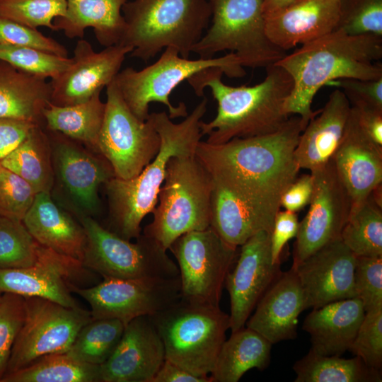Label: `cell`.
Returning <instances> with one entry per match:
<instances>
[{
    "label": "cell",
    "instance_id": "cell-1",
    "mask_svg": "<svg viewBox=\"0 0 382 382\" xmlns=\"http://www.w3.org/2000/svg\"><path fill=\"white\" fill-rule=\"evenodd\" d=\"M306 125L293 115L271 134L219 144L200 141L195 156L214 182L275 216L282 195L298 177L294 151Z\"/></svg>",
    "mask_w": 382,
    "mask_h": 382
},
{
    "label": "cell",
    "instance_id": "cell-2",
    "mask_svg": "<svg viewBox=\"0 0 382 382\" xmlns=\"http://www.w3.org/2000/svg\"><path fill=\"white\" fill-rule=\"evenodd\" d=\"M381 58L382 37L374 35H352L336 29L301 45L275 63L293 81L284 112L308 123L320 111H313L311 105L323 86L342 79H381Z\"/></svg>",
    "mask_w": 382,
    "mask_h": 382
},
{
    "label": "cell",
    "instance_id": "cell-3",
    "mask_svg": "<svg viewBox=\"0 0 382 382\" xmlns=\"http://www.w3.org/2000/svg\"><path fill=\"white\" fill-rule=\"evenodd\" d=\"M265 69L263 81L250 86L225 84L219 68L204 70L187 80L197 96H203L208 87L217 102L216 117L200 122L202 135L208 136L206 142L219 144L271 134L287 122L291 115L284 112V103L292 89V79L275 64Z\"/></svg>",
    "mask_w": 382,
    "mask_h": 382
},
{
    "label": "cell",
    "instance_id": "cell-4",
    "mask_svg": "<svg viewBox=\"0 0 382 382\" xmlns=\"http://www.w3.org/2000/svg\"><path fill=\"white\" fill-rule=\"evenodd\" d=\"M207 102L204 97L178 123L173 122L164 111L149 114L161 139L158 152L137 176L127 180L113 177L105 184L112 227L110 231L127 240L141 235L143 219L153 212L158 203L170 158L195 155L203 137L200 122L207 112Z\"/></svg>",
    "mask_w": 382,
    "mask_h": 382
},
{
    "label": "cell",
    "instance_id": "cell-5",
    "mask_svg": "<svg viewBox=\"0 0 382 382\" xmlns=\"http://www.w3.org/2000/svg\"><path fill=\"white\" fill-rule=\"evenodd\" d=\"M125 30L120 45L145 62L167 47L189 58L211 19L208 0H131L122 8Z\"/></svg>",
    "mask_w": 382,
    "mask_h": 382
},
{
    "label": "cell",
    "instance_id": "cell-6",
    "mask_svg": "<svg viewBox=\"0 0 382 382\" xmlns=\"http://www.w3.org/2000/svg\"><path fill=\"white\" fill-rule=\"evenodd\" d=\"M212 178L194 156L170 158L152 221L143 233L168 250L180 236L210 226Z\"/></svg>",
    "mask_w": 382,
    "mask_h": 382
},
{
    "label": "cell",
    "instance_id": "cell-7",
    "mask_svg": "<svg viewBox=\"0 0 382 382\" xmlns=\"http://www.w3.org/2000/svg\"><path fill=\"white\" fill-rule=\"evenodd\" d=\"M212 68L221 69L230 78L245 75L244 67L233 53L190 59L182 57L175 49L167 47L157 61L141 70L132 67L120 70L114 82L129 110L140 120H147L149 104L154 102L164 105L172 120L188 115L184 103L177 106L170 103L173 91L196 74Z\"/></svg>",
    "mask_w": 382,
    "mask_h": 382
},
{
    "label": "cell",
    "instance_id": "cell-8",
    "mask_svg": "<svg viewBox=\"0 0 382 382\" xmlns=\"http://www.w3.org/2000/svg\"><path fill=\"white\" fill-rule=\"evenodd\" d=\"M151 318L163 341L166 359L198 376L211 374L230 329L229 314L220 306L180 299Z\"/></svg>",
    "mask_w": 382,
    "mask_h": 382
},
{
    "label": "cell",
    "instance_id": "cell-9",
    "mask_svg": "<svg viewBox=\"0 0 382 382\" xmlns=\"http://www.w3.org/2000/svg\"><path fill=\"white\" fill-rule=\"evenodd\" d=\"M209 25L192 48L200 58L214 57L230 51L241 65L266 68L274 64L286 52L277 47L267 37L263 14L264 0H208Z\"/></svg>",
    "mask_w": 382,
    "mask_h": 382
},
{
    "label": "cell",
    "instance_id": "cell-10",
    "mask_svg": "<svg viewBox=\"0 0 382 382\" xmlns=\"http://www.w3.org/2000/svg\"><path fill=\"white\" fill-rule=\"evenodd\" d=\"M86 235L83 265L103 279L173 278L177 264L153 238L141 233L136 242L102 226L91 216L81 217Z\"/></svg>",
    "mask_w": 382,
    "mask_h": 382
},
{
    "label": "cell",
    "instance_id": "cell-11",
    "mask_svg": "<svg viewBox=\"0 0 382 382\" xmlns=\"http://www.w3.org/2000/svg\"><path fill=\"white\" fill-rule=\"evenodd\" d=\"M238 248L224 242L211 226L178 238L168 250L177 261L181 299L219 306L225 279L237 259Z\"/></svg>",
    "mask_w": 382,
    "mask_h": 382
},
{
    "label": "cell",
    "instance_id": "cell-12",
    "mask_svg": "<svg viewBox=\"0 0 382 382\" xmlns=\"http://www.w3.org/2000/svg\"><path fill=\"white\" fill-rule=\"evenodd\" d=\"M105 88V111L97 150L110 164L115 177L130 179L154 159L161 139L149 116L142 121L132 112L114 80Z\"/></svg>",
    "mask_w": 382,
    "mask_h": 382
},
{
    "label": "cell",
    "instance_id": "cell-13",
    "mask_svg": "<svg viewBox=\"0 0 382 382\" xmlns=\"http://www.w3.org/2000/svg\"><path fill=\"white\" fill-rule=\"evenodd\" d=\"M25 318L13 346L6 374L39 358L66 353L80 330L92 320L91 311L66 307L40 297H24Z\"/></svg>",
    "mask_w": 382,
    "mask_h": 382
},
{
    "label": "cell",
    "instance_id": "cell-14",
    "mask_svg": "<svg viewBox=\"0 0 382 382\" xmlns=\"http://www.w3.org/2000/svg\"><path fill=\"white\" fill-rule=\"evenodd\" d=\"M71 290L89 303L93 319H117L125 325L136 318L154 316L181 299L179 277L107 278L91 287L71 284Z\"/></svg>",
    "mask_w": 382,
    "mask_h": 382
},
{
    "label": "cell",
    "instance_id": "cell-15",
    "mask_svg": "<svg viewBox=\"0 0 382 382\" xmlns=\"http://www.w3.org/2000/svg\"><path fill=\"white\" fill-rule=\"evenodd\" d=\"M310 172L313 192L309 209L299 222L293 249L294 267L318 249L340 239L352 209L351 199L332 159Z\"/></svg>",
    "mask_w": 382,
    "mask_h": 382
},
{
    "label": "cell",
    "instance_id": "cell-16",
    "mask_svg": "<svg viewBox=\"0 0 382 382\" xmlns=\"http://www.w3.org/2000/svg\"><path fill=\"white\" fill-rule=\"evenodd\" d=\"M88 271L80 261L38 243L37 259L33 265L0 270V295L11 293L40 297L66 307H79L71 295V285H77L88 277Z\"/></svg>",
    "mask_w": 382,
    "mask_h": 382
},
{
    "label": "cell",
    "instance_id": "cell-17",
    "mask_svg": "<svg viewBox=\"0 0 382 382\" xmlns=\"http://www.w3.org/2000/svg\"><path fill=\"white\" fill-rule=\"evenodd\" d=\"M234 264L224 282L230 297L231 332L245 325L262 296L282 272L280 262H272L270 232L260 231L241 245Z\"/></svg>",
    "mask_w": 382,
    "mask_h": 382
},
{
    "label": "cell",
    "instance_id": "cell-18",
    "mask_svg": "<svg viewBox=\"0 0 382 382\" xmlns=\"http://www.w3.org/2000/svg\"><path fill=\"white\" fill-rule=\"evenodd\" d=\"M132 51V47L118 44L96 52L88 41L79 40L71 63L50 81V103L67 106L88 100L114 80Z\"/></svg>",
    "mask_w": 382,
    "mask_h": 382
},
{
    "label": "cell",
    "instance_id": "cell-19",
    "mask_svg": "<svg viewBox=\"0 0 382 382\" xmlns=\"http://www.w3.org/2000/svg\"><path fill=\"white\" fill-rule=\"evenodd\" d=\"M165 359L151 316L136 318L125 325L116 348L100 365V382H151Z\"/></svg>",
    "mask_w": 382,
    "mask_h": 382
},
{
    "label": "cell",
    "instance_id": "cell-20",
    "mask_svg": "<svg viewBox=\"0 0 382 382\" xmlns=\"http://www.w3.org/2000/svg\"><path fill=\"white\" fill-rule=\"evenodd\" d=\"M355 265V255L338 239L292 267L303 289L307 308L356 297Z\"/></svg>",
    "mask_w": 382,
    "mask_h": 382
},
{
    "label": "cell",
    "instance_id": "cell-21",
    "mask_svg": "<svg viewBox=\"0 0 382 382\" xmlns=\"http://www.w3.org/2000/svg\"><path fill=\"white\" fill-rule=\"evenodd\" d=\"M332 160L352 202H364L382 183V146L360 129L350 110L343 137Z\"/></svg>",
    "mask_w": 382,
    "mask_h": 382
},
{
    "label": "cell",
    "instance_id": "cell-22",
    "mask_svg": "<svg viewBox=\"0 0 382 382\" xmlns=\"http://www.w3.org/2000/svg\"><path fill=\"white\" fill-rule=\"evenodd\" d=\"M339 16L340 0H297L264 15L265 33L286 52L336 30Z\"/></svg>",
    "mask_w": 382,
    "mask_h": 382
},
{
    "label": "cell",
    "instance_id": "cell-23",
    "mask_svg": "<svg viewBox=\"0 0 382 382\" xmlns=\"http://www.w3.org/2000/svg\"><path fill=\"white\" fill-rule=\"evenodd\" d=\"M307 309L303 289L294 267L281 272L257 302L245 325L272 345L296 338L298 317Z\"/></svg>",
    "mask_w": 382,
    "mask_h": 382
},
{
    "label": "cell",
    "instance_id": "cell-24",
    "mask_svg": "<svg viewBox=\"0 0 382 382\" xmlns=\"http://www.w3.org/2000/svg\"><path fill=\"white\" fill-rule=\"evenodd\" d=\"M59 134L54 146V163L60 182L86 215L93 214L100 204L98 187L115 177L113 170L105 158L93 156Z\"/></svg>",
    "mask_w": 382,
    "mask_h": 382
},
{
    "label": "cell",
    "instance_id": "cell-25",
    "mask_svg": "<svg viewBox=\"0 0 382 382\" xmlns=\"http://www.w3.org/2000/svg\"><path fill=\"white\" fill-rule=\"evenodd\" d=\"M351 105L339 88L330 94L324 107L301 132L294 155L300 169L310 171L326 165L340 144L350 115Z\"/></svg>",
    "mask_w": 382,
    "mask_h": 382
},
{
    "label": "cell",
    "instance_id": "cell-26",
    "mask_svg": "<svg viewBox=\"0 0 382 382\" xmlns=\"http://www.w3.org/2000/svg\"><path fill=\"white\" fill-rule=\"evenodd\" d=\"M364 315L357 297L313 308L302 325L310 335L311 349L325 356H341L349 351Z\"/></svg>",
    "mask_w": 382,
    "mask_h": 382
},
{
    "label": "cell",
    "instance_id": "cell-27",
    "mask_svg": "<svg viewBox=\"0 0 382 382\" xmlns=\"http://www.w3.org/2000/svg\"><path fill=\"white\" fill-rule=\"evenodd\" d=\"M22 222L40 245L82 263L86 245L85 230L55 204L50 192L37 193Z\"/></svg>",
    "mask_w": 382,
    "mask_h": 382
},
{
    "label": "cell",
    "instance_id": "cell-28",
    "mask_svg": "<svg viewBox=\"0 0 382 382\" xmlns=\"http://www.w3.org/2000/svg\"><path fill=\"white\" fill-rule=\"evenodd\" d=\"M274 219L213 180L209 226L227 244L239 248L260 231L271 232Z\"/></svg>",
    "mask_w": 382,
    "mask_h": 382
},
{
    "label": "cell",
    "instance_id": "cell-29",
    "mask_svg": "<svg viewBox=\"0 0 382 382\" xmlns=\"http://www.w3.org/2000/svg\"><path fill=\"white\" fill-rule=\"evenodd\" d=\"M127 0H66L64 16L54 19L56 31L70 39L83 38L91 28L98 43L106 47L120 44L125 30L122 8Z\"/></svg>",
    "mask_w": 382,
    "mask_h": 382
},
{
    "label": "cell",
    "instance_id": "cell-30",
    "mask_svg": "<svg viewBox=\"0 0 382 382\" xmlns=\"http://www.w3.org/2000/svg\"><path fill=\"white\" fill-rule=\"evenodd\" d=\"M51 87L38 78L0 60V117L24 120L40 125L50 103Z\"/></svg>",
    "mask_w": 382,
    "mask_h": 382
},
{
    "label": "cell",
    "instance_id": "cell-31",
    "mask_svg": "<svg viewBox=\"0 0 382 382\" xmlns=\"http://www.w3.org/2000/svg\"><path fill=\"white\" fill-rule=\"evenodd\" d=\"M272 344L255 330L243 327L224 342L214 367L212 382H238L250 369H265L270 362Z\"/></svg>",
    "mask_w": 382,
    "mask_h": 382
},
{
    "label": "cell",
    "instance_id": "cell-32",
    "mask_svg": "<svg viewBox=\"0 0 382 382\" xmlns=\"http://www.w3.org/2000/svg\"><path fill=\"white\" fill-rule=\"evenodd\" d=\"M100 93L98 91L88 100L72 105L59 106L50 103L42 112L47 129L97 150L105 111V103L101 100Z\"/></svg>",
    "mask_w": 382,
    "mask_h": 382
},
{
    "label": "cell",
    "instance_id": "cell-33",
    "mask_svg": "<svg viewBox=\"0 0 382 382\" xmlns=\"http://www.w3.org/2000/svg\"><path fill=\"white\" fill-rule=\"evenodd\" d=\"M50 150L48 137L37 125L0 163L28 182L37 193L50 192L54 184Z\"/></svg>",
    "mask_w": 382,
    "mask_h": 382
},
{
    "label": "cell",
    "instance_id": "cell-34",
    "mask_svg": "<svg viewBox=\"0 0 382 382\" xmlns=\"http://www.w3.org/2000/svg\"><path fill=\"white\" fill-rule=\"evenodd\" d=\"M295 382H381V370L367 366L359 357L321 355L310 349L295 362Z\"/></svg>",
    "mask_w": 382,
    "mask_h": 382
},
{
    "label": "cell",
    "instance_id": "cell-35",
    "mask_svg": "<svg viewBox=\"0 0 382 382\" xmlns=\"http://www.w3.org/2000/svg\"><path fill=\"white\" fill-rule=\"evenodd\" d=\"M340 239L357 257L382 256L381 185L351 209Z\"/></svg>",
    "mask_w": 382,
    "mask_h": 382
},
{
    "label": "cell",
    "instance_id": "cell-36",
    "mask_svg": "<svg viewBox=\"0 0 382 382\" xmlns=\"http://www.w3.org/2000/svg\"><path fill=\"white\" fill-rule=\"evenodd\" d=\"M1 382H100V365L81 362L66 353L47 354L5 374Z\"/></svg>",
    "mask_w": 382,
    "mask_h": 382
},
{
    "label": "cell",
    "instance_id": "cell-37",
    "mask_svg": "<svg viewBox=\"0 0 382 382\" xmlns=\"http://www.w3.org/2000/svg\"><path fill=\"white\" fill-rule=\"evenodd\" d=\"M125 328L117 319L92 318L80 330L66 353L81 362L101 365L116 348Z\"/></svg>",
    "mask_w": 382,
    "mask_h": 382
},
{
    "label": "cell",
    "instance_id": "cell-38",
    "mask_svg": "<svg viewBox=\"0 0 382 382\" xmlns=\"http://www.w3.org/2000/svg\"><path fill=\"white\" fill-rule=\"evenodd\" d=\"M37 246L22 221L0 215V270L33 265Z\"/></svg>",
    "mask_w": 382,
    "mask_h": 382
},
{
    "label": "cell",
    "instance_id": "cell-39",
    "mask_svg": "<svg viewBox=\"0 0 382 382\" xmlns=\"http://www.w3.org/2000/svg\"><path fill=\"white\" fill-rule=\"evenodd\" d=\"M0 60L32 76L54 79L71 63L64 57L35 48L0 44Z\"/></svg>",
    "mask_w": 382,
    "mask_h": 382
},
{
    "label": "cell",
    "instance_id": "cell-40",
    "mask_svg": "<svg viewBox=\"0 0 382 382\" xmlns=\"http://www.w3.org/2000/svg\"><path fill=\"white\" fill-rule=\"evenodd\" d=\"M66 0H0V16L37 29L56 31L53 21L64 16Z\"/></svg>",
    "mask_w": 382,
    "mask_h": 382
},
{
    "label": "cell",
    "instance_id": "cell-41",
    "mask_svg": "<svg viewBox=\"0 0 382 382\" xmlns=\"http://www.w3.org/2000/svg\"><path fill=\"white\" fill-rule=\"evenodd\" d=\"M336 29L352 35L382 37V0H340Z\"/></svg>",
    "mask_w": 382,
    "mask_h": 382
},
{
    "label": "cell",
    "instance_id": "cell-42",
    "mask_svg": "<svg viewBox=\"0 0 382 382\" xmlns=\"http://www.w3.org/2000/svg\"><path fill=\"white\" fill-rule=\"evenodd\" d=\"M25 318L23 296L4 293L0 297V382L5 375L14 342Z\"/></svg>",
    "mask_w": 382,
    "mask_h": 382
},
{
    "label": "cell",
    "instance_id": "cell-43",
    "mask_svg": "<svg viewBox=\"0 0 382 382\" xmlns=\"http://www.w3.org/2000/svg\"><path fill=\"white\" fill-rule=\"evenodd\" d=\"M36 195L28 182L0 163V215L22 221Z\"/></svg>",
    "mask_w": 382,
    "mask_h": 382
},
{
    "label": "cell",
    "instance_id": "cell-44",
    "mask_svg": "<svg viewBox=\"0 0 382 382\" xmlns=\"http://www.w3.org/2000/svg\"><path fill=\"white\" fill-rule=\"evenodd\" d=\"M367 366L382 368V308L365 312L364 319L349 349Z\"/></svg>",
    "mask_w": 382,
    "mask_h": 382
},
{
    "label": "cell",
    "instance_id": "cell-45",
    "mask_svg": "<svg viewBox=\"0 0 382 382\" xmlns=\"http://www.w3.org/2000/svg\"><path fill=\"white\" fill-rule=\"evenodd\" d=\"M354 284L365 312L382 308V256H356Z\"/></svg>",
    "mask_w": 382,
    "mask_h": 382
},
{
    "label": "cell",
    "instance_id": "cell-46",
    "mask_svg": "<svg viewBox=\"0 0 382 382\" xmlns=\"http://www.w3.org/2000/svg\"><path fill=\"white\" fill-rule=\"evenodd\" d=\"M0 44L38 49L68 57L66 48L58 41L32 28L0 16Z\"/></svg>",
    "mask_w": 382,
    "mask_h": 382
},
{
    "label": "cell",
    "instance_id": "cell-47",
    "mask_svg": "<svg viewBox=\"0 0 382 382\" xmlns=\"http://www.w3.org/2000/svg\"><path fill=\"white\" fill-rule=\"evenodd\" d=\"M330 84L341 88L350 105L363 104L382 109V78L376 80L342 79Z\"/></svg>",
    "mask_w": 382,
    "mask_h": 382
},
{
    "label": "cell",
    "instance_id": "cell-48",
    "mask_svg": "<svg viewBox=\"0 0 382 382\" xmlns=\"http://www.w3.org/2000/svg\"><path fill=\"white\" fill-rule=\"evenodd\" d=\"M299 226V221L295 212L279 209L276 214L270 232V249L274 263L280 262L282 252L287 242L296 238Z\"/></svg>",
    "mask_w": 382,
    "mask_h": 382
},
{
    "label": "cell",
    "instance_id": "cell-49",
    "mask_svg": "<svg viewBox=\"0 0 382 382\" xmlns=\"http://www.w3.org/2000/svg\"><path fill=\"white\" fill-rule=\"evenodd\" d=\"M37 125L28 120L0 117V160L16 149Z\"/></svg>",
    "mask_w": 382,
    "mask_h": 382
},
{
    "label": "cell",
    "instance_id": "cell-50",
    "mask_svg": "<svg viewBox=\"0 0 382 382\" xmlns=\"http://www.w3.org/2000/svg\"><path fill=\"white\" fill-rule=\"evenodd\" d=\"M313 192L312 175H303L286 188L280 199V206L284 210L296 212L309 204Z\"/></svg>",
    "mask_w": 382,
    "mask_h": 382
},
{
    "label": "cell",
    "instance_id": "cell-51",
    "mask_svg": "<svg viewBox=\"0 0 382 382\" xmlns=\"http://www.w3.org/2000/svg\"><path fill=\"white\" fill-rule=\"evenodd\" d=\"M351 110L364 133L382 146V109L363 104L351 105Z\"/></svg>",
    "mask_w": 382,
    "mask_h": 382
},
{
    "label": "cell",
    "instance_id": "cell-52",
    "mask_svg": "<svg viewBox=\"0 0 382 382\" xmlns=\"http://www.w3.org/2000/svg\"><path fill=\"white\" fill-rule=\"evenodd\" d=\"M151 382H212V381L209 375H196L165 359Z\"/></svg>",
    "mask_w": 382,
    "mask_h": 382
},
{
    "label": "cell",
    "instance_id": "cell-53",
    "mask_svg": "<svg viewBox=\"0 0 382 382\" xmlns=\"http://www.w3.org/2000/svg\"><path fill=\"white\" fill-rule=\"evenodd\" d=\"M297 0H264L263 14H267L284 8Z\"/></svg>",
    "mask_w": 382,
    "mask_h": 382
},
{
    "label": "cell",
    "instance_id": "cell-54",
    "mask_svg": "<svg viewBox=\"0 0 382 382\" xmlns=\"http://www.w3.org/2000/svg\"><path fill=\"white\" fill-rule=\"evenodd\" d=\"M0 297H1V295H0Z\"/></svg>",
    "mask_w": 382,
    "mask_h": 382
}]
</instances>
